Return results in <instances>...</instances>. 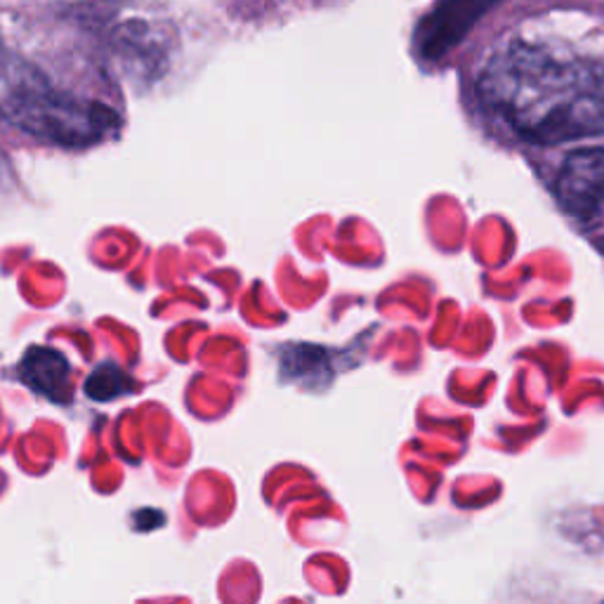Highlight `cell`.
<instances>
[{
  "label": "cell",
  "mask_w": 604,
  "mask_h": 604,
  "mask_svg": "<svg viewBox=\"0 0 604 604\" xmlns=\"http://www.w3.org/2000/svg\"><path fill=\"white\" fill-rule=\"evenodd\" d=\"M107 113L57 93L34 64L0 48V117L12 125L64 145H83L105 133Z\"/></svg>",
  "instance_id": "7a4b0ae2"
},
{
  "label": "cell",
  "mask_w": 604,
  "mask_h": 604,
  "mask_svg": "<svg viewBox=\"0 0 604 604\" xmlns=\"http://www.w3.org/2000/svg\"><path fill=\"white\" fill-rule=\"evenodd\" d=\"M555 196L581 225H595L604 218V149L569 154L555 180Z\"/></svg>",
  "instance_id": "3957f363"
},
{
  "label": "cell",
  "mask_w": 604,
  "mask_h": 604,
  "mask_svg": "<svg viewBox=\"0 0 604 604\" xmlns=\"http://www.w3.org/2000/svg\"><path fill=\"white\" fill-rule=\"evenodd\" d=\"M500 34L474 78L482 109L529 145L604 135V60L559 32V8Z\"/></svg>",
  "instance_id": "6da1fadb"
},
{
  "label": "cell",
  "mask_w": 604,
  "mask_h": 604,
  "mask_svg": "<svg viewBox=\"0 0 604 604\" xmlns=\"http://www.w3.org/2000/svg\"><path fill=\"white\" fill-rule=\"evenodd\" d=\"M500 0H439L435 12L421 24L419 50L427 60H442L482 14L498 5Z\"/></svg>",
  "instance_id": "277c9868"
},
{
  "label": "cell",
  "mask_w": 604,
  "mask_h": 604,
  "mask_svg": "<svg viewBox=\"0 0 604 604\" xmlns=\"http://www.w3.org/2000/svg\"><path fill=\"white\" fill-rule=\"evenodd\" d=\"M71 366L64 354L50 348H32L20 364L22 380L32 387L34 392L52 399L55 404H64L71 397L69 387Z\"/></svg>",
  "instance_id": "5b68a950"
}]
</instances>
